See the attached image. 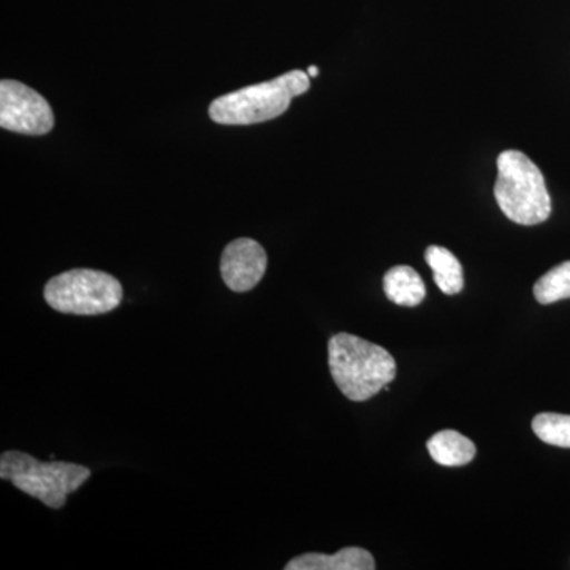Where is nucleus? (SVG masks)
<instances>
[{
	"instance_id": "f8f14e48",
	"label": "nucleus",
	"mask_w": 570,
	"mask_h": 570,
	"mask_svg": "<svg viewBox=\"0 0 570 570\" xmlns=\"http://www.w3.org/2000/svg\"><path fill=\"white\" fill-rule=\"evenodd\" d=\"M534 296L540 305H551L570 298V262L554 266L534 285Z\"/></svg>"
},
{
	"instance_id": "1a4fd4ad",
	"label": "nucleus",
	"mask_w": 570,
	"mask_h": 570,
	"mask_svg": "<svg viewBox=\"0 0 570 570\" xmlns=\"http://www.w3.org/2000/svg\"><path fill=\"white\" fill-rule=\"evenodd\" d=\"M426 445L431 459L442 466H464L478 453L474 442L453 430L439 431Z\"/></svg>"
},
{
	"instance_id": "39448f33",
	"label": "nucleus",
	"mask_w": 570,
	"mask_h": 570,
	"mask_svg": "<svg viewBox=\"0 0 570 570\" xmlns=\"http://www.w3.org/2000/svg\"><path fill=\"white\" fill-rule=\"evenodd\" d=\"M122 285L99 269L75 268L51 277L45 285V302L62 314L100 316L122 302Z\"/></svg>"
},
{
	"instance_id": "423d86ee",
	"label": "nucleus",
	"mask_w": 570,
	"mask_h": 570,
	"mask_svg": "<svg viewBox=\"0 0 570 570\" xmlns=\"http://www.w3.org/2000/svg\"><path fill=\"white\" fill-rule=\"evenodd\" d=\"M0 127L10 132L47 135L55 127L50 104L20 81H0Z\"/></svg>"
},
{
	"instance_id": "ddd939ff",
	"label": "nucleus",
	"mask_w": 570,
	"mask_h": 570,
	"mask_svg": "<svg viewBox=\"0 0 570 570\" xmlns=\"http://www.w3.org/2000/svg\"><path fill=\"white\" fill-rule=\"evenodd\" d=\"M535 436L554 448L570 449V415L539 414L532 420Z\"/></svg>"
},
{
	"instance_id": "20e7f679",
	"label": "nucleus",
	"mask_w": 570,
	"mask_h": 570,
	"mask_svg": "<svg viewBox=\"0 0 570 570\" xmlns=\"http://www.w3.org/2000/svg\"><path fill=\"white\" fill-rule=\"evenodd\" d=\"M91 478V469L67 461H40L20 450H7L0 455V479L9 480L14 489L39 499L47 508L59 510Z\"/></svg>"
},
{
	"instance_id": "9b49d317",
	"label": "nucleus",
	"mask_w": 570,
	"mask_h": 570,
	"mask_svg": "<svg viewBox=\"0 0 570 570\" xmlns=\"http://www.w3.org/2000/svg\"><path fill=\"white\" fill-rule=\"evenodd\" d=\"M426 264L433 269L434 283L445 295H456L463 291V266L459 258L441 246H430L425 253Z\"/></svg>"
},
{
	"instance_id": "0eeeda50",
	"label": "nucleus",
	"mask_w": 570,
	"mask_h": 570,
	"mask_svg": "<svg viewBox=\"0 0 570 570\" xmlns=\"http://www.w3.org/2000/svg\"><path fill=\"white\" fill-rule=\"evenodd\" d=\"M268 257L261 243L238 238L225 247L220 257V276L235 294L253 291L264 279Z\"/></svg>"
},
{
	"instance_id": "4468645a",
	"label": "nucleus",
	"mask_w": 570,
	"mask_h": 570,
	"mask_svg": "<svg viewBox=\"0 0 570 570\" xmlns=\"http://www.w3.org/2000/svg\"><path fill=\"white\" fill-rule=\"evenodd\" d=\"M307 75H309V77H317L318 75V69L316 66H311L309 69H307Z\"/></svg>"
},
{
	"instance_id": "9d476101",
	"label": "nucleus",
	"mask_w": 570,
	"mask_h": 570,
	"mask_svg": "<svg viewBox=\"0 0 570 570\" xmlns=\"http://www.w3.org/2000/svg\"><path fill=\"white\" fill-rule=\"evenodd\" d=\"M384 291L395 305L414 307L425 299L426 287L422 277L411 266H395L384 276Z\"/></svg>"
},
{
	"instance_id": "6e6552de",
	"label": "nucleus",
	"mask_w": 570,
	"mask_h": 570,
	"mask_svg": "<svg viewBox=\"0 0 570 570\" xmlns=\"http://www.w3.org/2000/svg\"><path fill=\"white\" fill-rule=\"evenodd\" d=\"M376 569L373 554L360 547H346L337 553L299 554L285 564V570H373Z\"/></svg>"
},
{
	"instance_id": "f03ea898",
	"label": "nucleus",
	"mask_w": 570,
	"mask_h": 570,
	"mask_svg": "<svg viewBox=\"0 0 570 570\" xmlns=\"http://www.w3.org/2000/svg\"><path fill=\"white\" fill-rule=\"evenodd\" d=\"M309 75L292 70L275 80L247 86L219 97L209 105V118L224 126H250L279 118L292 99L309 89Z\"/></svg>"
},
{
	"instance_id": "f257e3e1",
	"label": "nucleus",
	"mask_w": 570,
	"mask_h": 570,
	"mask_svg": "<svg viewBox=\"0 0 570 570\" xmlns=\"http://www.w3.org/2000/svg\"><path fill=\"white\" fill-rule=\"evenodd\" d=\"M328 366L337 389L351 401L370 400L396 376L389 351L348 333L328 341Z\"/></svg>"
},
{
	"instance_id": "7ed1b4c3",
	"label": "nucleus",
	"mask_w": 570,
	"mask_h": 570,
	"mask_svg": "<svg viewBox=\"0 0 570 570\" xmlns=\"http://www.w3.org/2000/svg\"><path fill=\"white\" fill-rule=\"evenodd\" d=\"M494 198L512 223L538 225L550 217L551 198L542 171L515 149L499 154Z\"/></svg>"
}]
</instances>
